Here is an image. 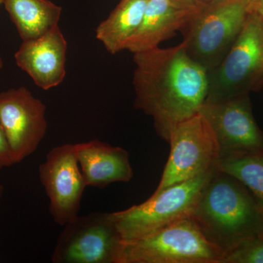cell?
Here are the masks:
<instances>
[{"mask_svg":"<svg viewBox=\"0 0 263 263\" xmlns=\"http://www.w3.org/2000/svg\"><path fill=\"white\" fill-rule=\"evenodd\" d=\"M200 113L215 135L220 158L263 150V132L254 119L249 95L205 102Z\"/></svg>","mask_w":263,"mask_h":263,"instance_id":"cell-11","label":"cell"},{"mask_svg":"<svg viewBox=\"0 0 263 263\" xmlns=\"http://www.w3.org/2000/svg\"><path fill=\"white\" fill-rule=\"evenodd\" d=\"M22 41L36 39L59 25L62 8L49 0H5Z\"/></svg>","mask_w":263,"mask_h":263,"instance_id":"cell-15","label":"cell"},{"mask_svg":"<svg viewBox=\"0 0 263 263\" xmlns=\"http://www.w3.org/2000/svg\"><path fill=\"white\" fill-rule=\"evenodd\" d=\"M3 65H4V64H3V59H2L1 56H0V71L3 69Z\"/></svg>","mask_w":263,"mask_h":263,"instance_id":"cell-22","label":"cell"},{"mask_svg":"<svg viewBox=\"0 0 263 263\" xmlns=\"http://www.w3.org/2000/svg\"><path fill=\"white\" fill-rule=\"evenodd\" d=\"M39 177L55 222L64 227L77 217L87 186L76 157L75 144L67 143L50 150L40 165Z\"/></svg>","mask_w":263,"mask_h":263,"instance_id":"cell-9","label":"cell"},{"mask_svg":"<svg viewBox=\"0 0 263 263\" xmlns=\"http://www.w3.org/2000/svg\"><path fill=\"white\" fill-rule=\"evenodd\" d=\"M185 1L192 2V3H206L209 2L213 1V0H185Z\"/></svg>","mask_w":263,"mask_h":263,"instance_id":"cell-21","label":"cell"},{"mask_svg":"<svg viewBox=\"0 0 263 263\" xmlns=\"http://www.w3.org/2000/svg\"><path fill=\"white\" fill-rule=\"evenodd\" d=\"M221 263H263V238L246 240L224 255Z\"/></svg>","mask_w":263,"mask_h":263,"instance_id":"cell-18","label":"cell"},{"mask_svg":"<svg viewBox=\"0 0 263 263\" xmlns=\"http://www.w3.org/2000/svg\"><path fill=\"white\" fill-rule=\"evenodd\" d=\"M216 168V166L193 179L155 190L141 204L111 213L123 242L134 241L172 223L190 217L202 188Z\"/></svg>","mask_w":263,"mask_h":263,"instance_id":"cell-4","label":"cell"},{"mask_svg":"<svg viewBox=\"0 0 263 263\" xmlns=\"http://www.w3.org/2000/svg\"><path fill=\"white\" fill-rule=\"evenodd\" d=\"M251 12L250 0L205 3L181 29L186 53L208 72L228 54Z\"/></svg>","mask_w":263,"mask_h":263,"instance_id":"cell-3","label":"cell"},{"mask_svg":"<svg viewBox=\"0 0 263 263\" xmlns=\"http://www.w3.org/2000/svg\"><path fill=\"white\" fill-rule=\"evenodd\" d=\"M76 155L86 186L103 189L133 177L127 150L98 139L76 143Z\"/></svg>","mask_w":263,"mask_h":263,"instance_id":"cell-14","label":"cell"},{"mask_svg":"<svg viewBox=\"0 0 263 263\" xmlns=\"http://www.w3.org/2000/svg\"><path fill=\"white\" fill-rule=\"evenodd\" d=\"M263 87V20L251 10L222 62L209 72L205 102L249 95Z\"/></svg>","mask_w":263,"mask_h":263,"instance_id":"cell-5","label":"cell"},{"mask_svg":"<svg viewBox=\"0 0 263 263\" xmlns=\"http://www.w3.org/2000/svg\"><path fill=\"white\" fill-rule=\"evenodd\" d=\"M217 168L240 181L263 211V150L221 157Z\"/></svg>","mask_w":263,"mask_h":263,"instance_id":"cell-17","label":"cell"},{"mask_svg":"<svg viewBox=\"0 0 263 263\" xmlns=\"http://www.w3.org/2000/svg\"><path fill=\"white\" fill-rule=\"evenodd\" d=\"M148 0H121L108 18L97 27L96 38L105 49L116 54L126 45L143 19Z\"/></svg>","mask_w":263,"mask_h":263,"instance_id":"cell-16","label":"cell"},{"mask_svg":"<svg viewBox=\"0 0 263 263\" xmlns=\"http://www.w3.org/2000/svg\"><path fill=\"white\" fill-rule=\"evenodd\" d=\"M190 217L208 241L224 255L246 240L259 236L263 228V211L252 194L217 166Z\"/></svg>","mask_w":263,"mask_h":263,"instance_id":"cell-2","label":"cell"},{"mask_svg":"<svg viewBox=\"0 0 263 263\" xmlns=\"http://www.w3.org/2000/svg\"><path fill=\"white\" fill-rule=\"evenodd\" d=\"M46 106L24 86L0 92V123L15 163L32 155L47 133Z\"/></svg>","mask_w":263,"mask_h":263,"instance_id":"cell-10","label":"cell"},{"mask_svg":"<svg viewBox=\"0 0 263 263\" xmlns=\"http://www.w3.org/2000/svg\"><path fill=\"white\" fill-rule=\"evenodd\" d=\"M15 163L13 152L5 136V132L0 123V172L5 167H9Z\"/></svg>","mask_w":263,"mask_h":263,"instance_id":"cell-19","label":"cell"},{"mask_svg":"<svg viewBox=\"0 0 263 263\" xmlns=\"http://www.w3.org/2000/svg\"><path fill=\"white\" fill-rule=\"evenodd\" d=\"M5 0H0V6H1L2 5H3V3H4Z\"/></svg>","mask_w":263,"mask_h":263,"instance_id":"cell-24","label":"cell"},{"mask_svg":"<svg viewBox=\"0 0 263 263\" xmlns=\"http://www.w3.org/2000/svg\"><path fill=\"white\" fill-rule=\"evenodd\" d=\"M259 236L262 237V238H263V228H262V233H261V234H260V235H259Z\"/></svg>","mask_w":263,"mask_h":263,"instance_id":"cell-25","label":"cell"},{"mask_svg":"<svg viewBox=\"0 0 263 263\" xmlns=\"http://www.w3.org/2000/svg\"><path fill=\"white\" fill-rule=\"evenodd\" d=\"M67 50V41L57 25L41 37L23 41L15 52V62L38 87L47 91L65 80Z\"/></svg>","mask_w":263,"mask_h":263,"instance_id":"cell-12","label":"cell"},{"mask_svg":"<svg viewBox=\"0 0 263 263\" xmlns=\"http://www.w3.org/2000/svg\"><path fill=\"white\" fill-rule=\"evenodd\" d=\"M135 108L154 120L167 141L174 125L200 111L209 91V72L189 56L181 42L133 54Z\"/></svg>","mask_w":263,"mask_h":263,"instance_id":"cell-1","label":"cell"},{"mask_svg":"<svg viewBox=\"0 0 263 263\" xmlns=\"http://www.w3.org/2000/svg\"><path fill=\"white\" fill-rule=\"evenodd\" d=\"M205 3L185 0H148L139 27L126 45L133 54L159 47L184 27Z\"/></svg>","mask_w":263,"mask_h":263,"instance_id":"cell-13","label":"cell"},{"mask_svg":"<svg viewBox=\"0 0 263 263\" xmlns=\"http://www.w3.org/2000/svg\"><path fill=\"white\" fill-rule=\"evenodd\" d=\"M124 243L111 213L79 215L64 226L51 255L53 263H122Z\"/></svg>","mask_w":263,"mask_h":263,"instance_id":"cell-7","label":"cell"},{"mask_svg":"<svg viewBox=\"0 0 263 263\" xmlns=\"http://www.w3.org/2000/svg\"><path fill=\"white\" fill-rule=\"evenodd\" d=\"M251 10L257 13L263 20V0H250Z\"/></svg>","mask_w":263,"mask_h":263,"instance_id":"cell-20","label":"cell"},{"mask_svg":"<svg viewBox=\"0 0 263 263\" xmlns=\"http://www.w3.org/2000/svg\"><path fill=\"white\" fill-rule=\"evenodd\" d=\"M167 142L171 152L156 190L197 177L217 166L220 159L215 135L200 111L174 125Z\"/></svg>","mask_w":263,"mask_h":263,"instance_id":"cell-8","label":"cell"},{"mask_svg":"<svg viewBox=\"0 0 263 263\" xmlns=\"http://www.w3.org/2000/svg\"><path fill=\"white\" fill-rule=\"evenodd\" d=\"M224 257L187 217L124 243L122 263H221Z\"/></svg>","mask_w":263,"mask_h":263,"instance_id":"cell-6","label":"cell"},{"mask_svg":"<svg viewBox=\"0 0 263 263\" xmlns=\"http://www.w3.org/2000/svg\"><path fill=\"white\" fill-rule=\"evenodd\" d=\"M3 192H4V189H3V186L2 185H0V198H1L2 195H3Z\"/></svg>","mask_w":263,"mask_h":263,"instance_id":"cell-23","label":"cell"}]
</instances>
